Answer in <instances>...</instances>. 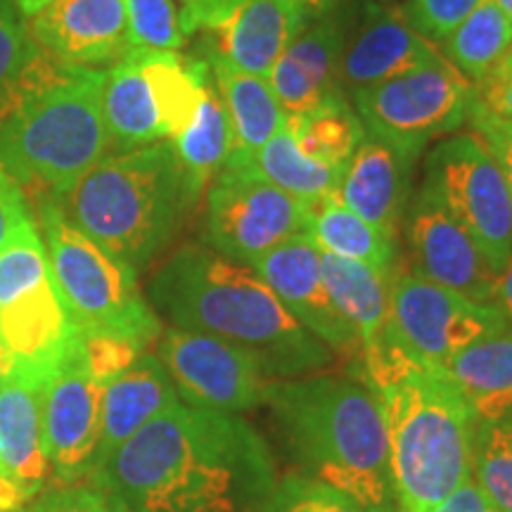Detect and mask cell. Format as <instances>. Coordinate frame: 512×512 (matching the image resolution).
I'll return each instance as SVG.
<instances>
[{
	"instance_id": "cell-17",
	"label": "cell",
	"mask_w": 512,
	"mask_h": 512,
	"mask_svg": "<svg viewBox=\"0 0 512 512\" xmlns=\"http://www.w3.org/2000/svg\"><path fill=\"white\" fill-rule=\"evenodd\" d=\"M31 41L57 62L98 67L128 53L124 0H50L27 19Z\"/></svg>"
},
{
	"instance_id": "cell-43",
	"label": "cell",
	"mask_w": 512,
	"mask_h": 512,
	"mask_svg": "<svg viewBox=\"0 0 512 512\" xmlns=\"http://www.w3.org/2000/svg\"><path fill=\"white\" fill-rule=\"evenodd\" d=\"M470 121L475 126L477 138L489 147L491 155L501 164L505 178H508L510 192H512V124L510 121H498L484 114L470 110Z\"/></svg>"
},
{
	"instance_id": "cell-37",
	"label": "cell",
	"mask_w": 512,
	"mask_h": 512,
	"mask_svg": "<svg viewBox=\"0 0 512 512\" xmlns=\"http://www.w3.org/2000/svg\"><path fill=\"white\" fill-rule=\"evenodd\" d=\"M259 512H368L354 498L304 475L278 479Z\"/></svg>"
},
{
	"instance_id": "cell-51",
	"label": "cell",
	"mask_w": 512,
	"mask_h": 512,
	"mask_svg": "<svg viewBox=\"0 0 512 512\" xmlns=\"http://www.w3.org/2000/svg\"><path fill=\"white\" fill-rule=\"evenodd\" d=\"M318 3H320V15H325V12L335 8V5L342 3V0H318Z\"/></svg>"
},
{
	"instance_id": "cell-40",
	"label": "cell",
	"mask_w": 512,
	"mask_h": 512,
	"mask_svg": "<svg viewBox=\"0 0 512 512\" xmlns=\"http://www.w3.org/2000/svg\"><path fill=\"white\" fill-rule=\"evenodd\" d=\"M19 512H112V498L95 484H64L41 491Z\"/></svg>"
},
{
	"instance_id": "cell-3",
	"label": "cell",
	"mask_w": 512,
	"mask_h": 512,
	"mask_svg": "<svg viewBox=\"0 0 512 512\" xmlns=\"http://www.w3.org/2000/svg\"><path fill=\"white\" fill-rule=\"evenodd\" d=\"M363 380L380 401L401 512H427L472 479L470 408L444 373L415 361L384 335L361 351Z\"/></svg>"
},
{
	"instance_id": "cell-5",
	"label": "cell",
	"mask_w": 512,
	"mask_h": 512,
	"mask_svg": "<svg viewBox=\"0 0 512 512\" xmlns=\"http://www.w3.org/2000/svg\"><path fill=\"white\" fill-rule=\"evenodd\" d=\"M105 72L43 53L0 107V164L19 185L62 197L107 157Z\"/></svg>"
},
{
	"instance_id": "cell-39",
	"label": "cell",
	"mask_w": 512,
	"mask_h": 512,
	"mask_svg": "<svg viewBox=\"0 0 512 512\" xmlns=\"http://www.w3.org/2000/svg\"><path fill=\"white\" fill-rule=\"evenodd\" d=\"M472 112L512 124V46L491 72L472 86Z\"/></svg>"
},
{
	"instance_id": "cell-19",
	"label": "cell",
	"mask_w": 512,
	"mask_h": 512,
	"mask_svg": "<svg viewBox=\"0 0 512 512\" xmlns=\"http://www.w3.org/2000/svg\"><path fill=\"white\" fill-rule=\"evenodd\" d=\"M46 377L17 366L0 387V472L31 503L46 489L50 460L43 434Z\"/></svg>"
},
{
	"instance_id": "cell-46",
	"label": "cell",
	"mask_w": 512,
	"mask_h": 512,
	"mask_svg": "<svg viewBox=\"0 0 512 512\" xmlns=\"http://www.w3.org/2000/svg\"><path fill=\"white\" fill-rule=\"evenodd\" d=\"M496 306L512 323V259L496 278Z\"/></svg>"
},
{
	"instance_id": "cell-25",
	"label": "cell",
	"mask_w": 512,
	"mask_h": 512,
	"mask_svg": "<svg viewBox=\"0 0 512 512\" xmlns=\"http://www.w3.org/2000/svg\"><path fill=\"white\" fill-rule=\"evenodd\" d=\"M207 64L233 131V152L228 162L245 164L278 133V128L285 124V114L264 76L242 72L209 53Z\"/></svg>"
},
{
	"instance_id": "cell-34",
	"label": "cell",
	"mask_w": 512,
	"mask_h": 512,
	"mask_svg": "<svg viewBox=\"0 0 512 512\" xmlns=\"http://www.w3.org/2000/svg\"><path fill=\"white\" fill-rule=\"evenodd\" d=\"M128 50L178 53L185 43L181 10L174 0H124Z\"/></svg>"
},
{
	"instance_id": "cell-10",
	"label": "cell",
	"mask_w": 512,
	"mask_h": 512,
	"mask_svg": "<svg viewBox=\"0 0 512 512\" xmlns=\"http://www.w3.org/2000/svg\"><path fill=\"white\" fill-rule=\"evenodd\" d=\"M508 325L498 306L472 302L420 273H401L389 285V339L434 370L444 368L472 342Z\"/></svg>"
},
{
	"instance_id": "cell-45",
	"label": "cell",
	"mask_w": 512,
	"mask_h": 512,
	"mask_svg": "<svg viewBox=\"0 0 512 512\" xmlns=\"http://www.w3.org/2000/svg\"><path fill=\"white\" fill-rule=\"evenodd\" d=\"M221 0H181V19L185 34H192V31L202 29L204 19L211 15V10L219 5Z\"/></svg>"
},
{
	"instance_id": "cell-53",
	"label": "cell",
	"mask_w": 512,
	"mask_h": 512,
	"mask_svg": "<svg viewBox=\"0 0 512 512\" xmlns=\"http://www.w3.org/2000/svg\"><path fill=\"white\" fill-rule=\"evenodd\" d=\"M503 430H505V432H508V434H510V439H512V415H510V418H508V420H505V422H503Z\"/></svg>"
},
{
	"instance_id": "cell-7",
	"label": "cell",
	"mask_w": 512,
	"mask_h": 512,
	"mask_svg": "<svg viewBox=\"0 0 512 512\" xmlns=\"http://www.w3.org/2000/svg\"><path fill=\"white\" fill-rule=\"evenodd\" d=\"M38 221L50 273L76 328L133 339L145 349L159 342L162 323L136 271L76 228L55 197H38Z\"/></svg>"
},
{
	"instance_id": "cell-2",
	"label": "cell",
	"mask_w": 512,
	"mask_h": 512,
	"mask_svg": "<svg viewBox=\"0 0 512 512\" xmlns=\"http://www.w3.org/2000/svg\"><path fill=\"white\" fill-rule=\"evenodd\" d=\"M150 299L174 328L214 335L249 351L268 380L320 373L335 358L252 266L211 247L178 249L152 278Z\"/></svg>"
},
{
	"instance_id": "cell-35",
	"label": "cell",
	"mask_w": 512,
	"mask_h": 512,
	"mask_svg": "<svg viewBox=\"0 0 512 512\" xmlns=\"http://www.w3.org/2000/svg\"><path fill=\"white\" fill-rule=\"evenodd\" d=\"M472 479L498 512H512V439L503 425L475 427Z\"/></svg>"
},
{
	"instance_id": "cell-41",
	"label": "cell",
	"mask_w": 512,
	"mask_h": 512,
	"mask_svg": "<svg viewBox=\"0 0 512 512\" xmlns=\"http://www.w3.org/2000/svg\"><path fill=\"white\" fill-rule=\"evenodd\" d=\"M482 0H411V17L413 27L422 36H430L434 41H446V36L458 27L463 19Z\"/></svg>"
},
{
	"instance_id": "cell-14",
	"label": "cell",
	"mask_w": 512,
	"mask_h": 512,
	"mask_svg": "<svg viewBox=\"0 0 512 512\" xmlns=\"http://www.w3.org/2000/svg\"><path fill=\"white\" fill-rule=\"evenodd\" d=\"M252 268L271 287L285 309L325 347L342 356H361L356 330L337 311L325 287L320 249L309 235L302 233L280 242L271 252L259 256Z\"/></svg>"
},
{
	"instance_id": "cell-8",
	"label": "cell",
	"mask_w": 512,
	"mask_h": 512,
	"mask_svg": "<svg viewBox=\"0 0 512 512\" xmlns=\"http://www.w3.org/2000/svg\"><path fill=\"white\" fill-rule=\"evenodd\" d=\"M368 136L387 143L408 164L427 143L470 119L472 83L444 57L418 64L354 93Z\"/></svg>"
},
{
	"instance_id": "cell-31",
	"label": "cell",
	"mask_w": 512,
	"mask_h": 512,
	"mask_svg": "<svg viewBox=\"0 0 512 512\" xmlns=\"http://www.w3.org/2000/svg\"><path fill=\"white\" fill-rule=\"evenodd\" d=\"M235 164V162H226ZM302 202H316L337 190L344 169L316 162L299 150L287 121L249 162L240 164Z\"/></svg>"
},
{
	"instance_id": "cell-33",
	"label": "cell",
	"mask_w": 512,
	"mask_h": 512,
	"mask_svg": "<svg viewBox=\"0 0 512 512\" xmlns=\"http://www.w3.org/2000/svg\"><path fill=\"white\" fill-rule=\"evenodd\" d=\"M448 62L465 79L479 81L512 46V22L494 0H482L444 41Z\"/></svg>"
},
{
	"instance_id": "cell-50",
	"label": "cell",
	"mask_w": 512,
	"mask_h": 512,
	"mask_svg": "<svg viewBox=\"0 0 512 512\" xmlns=\"http://www.w3.org/2000/svg\"><path fill=\"white\" fill-rule=\"evenodd\" d=\"M494 3L503 10V15L512 22V0H494Z\"/></svg>"
},
{
	"instance_id": "cell-11",
	"label": "cell",
	"mask_w": 512,
	"mask_h": 512,
	"mask_svg": "<svg viewBox=\"0 0 512 512\" xmlns=\"http://www.w3.org/2000/svg\"><path fill=\"white\" fill-rule=\"evenodd\" d=\"M306 202L275 188L247 166L223 164L207 192L204 238L228 259L252 266L280 242L302 235Z\"/></svg>"
},
{
	"instance_id": "cell-21",
	"label": "cell",
	"mask_w": 512,
	"mask_h": 512,
	"mask_svg": "<svg viewBox=\"0 0 512 512\" xmlns=\"http://www.w3.org/2000/svg\"><path fill=\"white\" fill-rule=\"evenodd\" d=\"M76 332L53 275L0 304V347L17 366L46 380L72 347Z\"/></svg>"
},
{
	"instance_id": "cell-23",
	"label": "cell",
	"mask_w": 512,
	"mask_h": 512,
	"mask_svg": "<svg viewBox=\"0 0 512 512\" xmlns=\"http://www.w3.org/2000/svg\"><path fill=\"white\" fill-rule=\"evenodd\" d=\"M408 166L411 164L396 155L387 143L366 136L344 164L335 190L339 202L394 240L401 202L406 195Z\"/></svg>"
},
{
	"instance_id": "cell-26",
	"label": "cell",
	"mask_w": 512,
	"mask_h": 512,
	"mask_svg": "<svg viewBox=\"0 0 512 512\" xmlns=\"http://www.w3.org/2000/svg\"><path fill=\"white\" fill-rule=\"evenodd\" d=\"M102 117H105L110 147H117L121 152L166 140L150 83L133 50L119 57L105 72Z\"/></svg>"
},
{
	"instance_id": "cell-13",
	"label": "cell",
	"mask_w": 512,
	"mask_h": 512,
	"mask_svg": "<svg viewBox=\"0 0 512 512\" xmlns=\"http://www.w3.org/2000/svg\"><path fill=\"white\" fill-rule=\"evenodd\" d=\"M105 384L83 366L76 337L43 387V434L50 472L62 484L91 479Z\"/></svg>"
},
{
	"instance_id": "cell-49",
	"label": "cell",
	"mask_w": 512,
	"mask_h": 512,
	"mask_svg": "<svg viewBox=\"0 0 512 512\" xmlns=\"http://www.w3.org/2000/svg\"><path fill=\"white\" fill-rule=\"evenodd\" d=\"M290 3L297 5L299 10H304L306 15H309V19L320 15V3H318V0H290Z\"/></svg>"
},
{
	"instance_id": "cell-32",
	"label": "cell",
	"mask_w": 512,
	"mask_h": 512,
	"mask_svg": "<svg viewBox=\"0 0 512 512\" xmlns=\"http://www.w3.org/2000/svg\"><path fill=\"white\" fill-rule=\"evenodd\" d=\"M287 126L306 157L337 169H344L356 147L368 136L361 117L351 112L342 93L330 95L306 117L287 121Z\"/></svg>"
},
{
	"instance_id": "cell-47",
	"label": "cell",
	"mask_w": 512,
	"mask_h": 512,
	"mask_svg": "<svg viewBox=\"0 0 512 512\" xmlns=\"http://www.w3.org/2000/svg\"><path fill=\"white\" fill-rule=\"evenodd\" d=\"M48 3H50V0H15V8H17L19 15L29 19L31 15H36V12L41 8H46Z\"/></svg>"
},
{
	"instance_id": "cell-38",
	"label": "cell",
	"mask_w": 512,
	"mask_h": 512,
	"mask_svg": "<svg viewBox=\"0 0 512 512\" xmlns=\"http://www.w3.org/2000/svg\"><path fill=\"white\" fill-rule=\"evenodd\" d=\"M76 349H79V356L88 373L102 384L112 382L114 377L131 368L147 351L133 339L83 330L76 332Z\"/></svg>"
},
{
	"instance_id": "cell-12",
	"label": "cell",
	"mask_w": 512,
	"mask_h": 512,
	"mask_svg": "<svg viewBox=\"0 0 512 512\" xmlns=\"http://www.w3.org/2000/svg\"><path fill=\"white\" fill-rule=\"evenodd\" d=\"M159 358L181 401L240 415L264 403L268 377L242 347L204 332L169 328L159 337Z\"/></svg>"
},
{
	"instance_id": "cell-29",
	"label": "cell",
	"mask_w": 512,
	"mask_h": 512,
	"mask_svg": "<svg viewBox=\"0 0 512 512\" xmlns=\"http://www.w3.org/2000/svg\"><path fill=\"white\" fill-rule=\"evenodd\" d=\"M178 162H181L185 178H188L192 192L200 197V192L211 185L223 164L228 162L233 152V131H230L228 112L223 100L216 91L214 76L204 83L200 105L192 114L190 124L178 136L171 138Z\"/></svg>"
},
{
	"instance_id": "cell-1",
	"label": "cell",
	"mask_w": 512,
	"mask_h": 512,
	"mask_svg": "<svg viewBox=\"0 0 512 512\" xmlns=\"http://www.w3.org/2000/svg\"><path fill=\"white\" fill-rule=\"evenodd\" d=\"M91 484L128 512H259L278 472L264 437L240 415L176 401Z\"/></svg>"
},
{
	"instance_id": "cell-44",
	"label": "cell",
	"mask_w": 512,
	"mask_h": 512,
	"mask_svg": "<svg viewBox=\"0 0 512 512\" xmlns=\"http://www.w3.org/2000/svg\"><path fill=\"white\" fill-rule=\"evenodd\" d=\"M427 512H498L496 505L489 501L482 486L475 479H467L456 491H451L444 501H439L432 510Z\"/></svg>"
},
{
	"instance_id": "cell-4",
	"label": "cell",
	"mask_w": 512,
	"mask_h": 512,
	"mask_svg": "<svg viewBox=\"0 0 512 512\" xmlns=\"http://www.w3.org/2000/svg\"><path fill=\"white\" fill-rule=\"evenodd\" d=\"M271 408L304 477L342 491L368 512H399L380 401L368 382L313 373L268 380Z\"/></svg>"
},
{
	"instance_id": "cell-36",
	"label": "cell",
	"mask_w": 512,
	"mask_h": 512,
	"mask_svg": "<svg viewBox=\"0 0 512 512\" xmlns=\"http://www.w3.org/2000/svg\"><path fill=\"white\" fill-rule=\"evenodd\" d=\"M15 0H0V107L8 102L43 50L31 41Z\"/></svg>"
},
{
	"instance_id": "cell-42",
	"label": "cell",
	"mask_w": 512,
	"mask_h": 512,
	"mask_svg": "<svg viewBox=\"0 0 512 512\" xmlns=\"http://www.w3.org/2000/svg\"><path fill=\"white\" fill-rule=\"evenodd\" d=\"M31 221L36 219L31 214L24 190L0 164V249L8 245L19 230L29 226Z\"/></svg>"
},
{
	"instance_id": "cell-28",
	"label": "cell",
	"mask_w": 512,
	"mask_h": 512,
	"mask_svg": "<svg viewBox=\"0 0 512 512\" xmlns=\"http://www.w3.org/2000/svg\"><path fill=\"white\" fill-rule=\"evenodd\" d=\"M304 235L316 242L320 252L358 261L382 275L392 271L394 240L344 207L337 192L306 204Z\"/></svg>"
},
{
	"instance_id": "cell-16",
	"label": "cell",
	"mask_w": 512,
	"mask_h": 512,
	"mask_svg": "<svg viewBox=\"0 0 512 512\" xmlns=\"http://www.w3.org/2000/svg\"><path fill=\"white\" fill-rule=\"evenodd\" d=\"M306 22L309 15L290 0H221L202 29L211 41L209 55L268 79L287 43Z\"/></svg>"
},
{
	"instance_id": "cell-18",
	"label": "cell",
	"mask_w": 512,
	"mask_h": 512,
	"mask_svg": "<svg viewBox=\"0 0 512 512\" xmlns=\"http://www.w3.org/2000/svg\"><path fill=\"white\" fill-rule=\"evenodd\" d=\"M437 55L432 43L413 27L408 12L389 0H370L356 29L342 41L339 91L349 88L356 93Z\"/></svg>"
},
{
	"instance_id": "cell-6",
	"label": "cell",
	"mask_w": 512,
	"mask_h": 512,
	"mask_svg": "<svg viewBox=\"0 0 512 512\" xmlns=\"http://www.w3.org/2000/svg\"><path fill=\"white\" fill-rule=\"evenodd\" d=\"M55 200L76 228L138 271L174 240L197 195L174 147L159 140L100 159Z\"/></svg>"
},
{
	"instance_id": "cell-15",
	"label": "cell",
	"mask_w": 512,
	"mask_h": 512,
	"mask_svg": "<svg viewBox=\"0 0 512 512\" xmlns=\"http://www.w3.org/2000/svg\"><path fill=\"white\" fill-rule=\"evenodd\" d=\"M411 249L420 275L477 304L496 306L494 268L475 240L453 219L430 181L422 185L411 214Z\"/></svg>"
},
{
	"instance_id": "cell-27",
	"label": "cell",
	"mask_w": 512,
	"mask_h": 512,
	"mask_svg": "<svg viewBox=\"0 0 512 512\" xmlns=\"http://www.w3.org/2000/svg\"><path fill=\"white\" fill-rule=\"evenodd\" d=\"M320 268L337 311L356 330L361 351L382 342L389 325V275L325 252H320Z\"/></svg>"
},
{
	"instance_id": "cell-20",
	"label": "cell",
	"mask_w": 512,
	"mask_h": 512,
	"mask_svg": "<svg viewBox=\"0 0 512 512\" xmlns=\"http://www.w3.org/2000/svg\"><path fill=\"white\" fill-rule=\"evenodd\" d=\"M344 36L335 19L316 15L287 43L268 74L275 100L287 121H297L339 91V55Z\"/></svg>"
},
{
	"instance_id": "cell-22",
	"label": "cell",
	"mask_w": 512,
	"mask_h": 512,
	"mask_svg": "<svg viewBox=\"0 0 512 512\" xmlns=\"http://www.w3.org/2000/svg\"><path fill=\"white\" fill-rule=\"evenodd\" d=\"M176 401H181V396L169 370L164 368L162 358L150 351H145L131 368L107 382L102 394L100 439L95 448L91 482L133 434H138L147 422L155 420Z\"/></svg>"
},
{
	"instance_id": "cell-9",
	"label": "cell",
	"mask_w": 512,
	"mask_h": 512,
	"mask_svg": "<svg viewBox=\"0 0 512 512\" xmlns=\"http://www.w3.org/2000/svg\"><path fill=\"white\" fill-rule=\"evenodd\" d=\"M446 209L467 230L498 275L512 259V192L501 164L475 133L439 143L427 157V178Z\"/></svg>"
},
{
	"instance_id": "cell-30",
	"label": "cell",
	"mask_w": 512,
	"mask_h": 512,
	"mask_svg": "<svg viewBox=\"0 0 512 512\" xmlns=\"http://www.w3.org/2000/svg\"><path fill=\"white\" fill-rule=\"evenodd\" d=\"M140 69L150 83L164 138H174L190 124L209 79L207 60H185L178 53H140Z\"/></svg>"
},
{
	"instance_id": "cell-48",
	"label": "cell",
	"mask_w": 512,
	"mask_h": 512,
	"mask_svg": "<svg viewBox=\"0 0 512 512\" xmlns=\"http://www.w3.org/2000/svg\"><path fill=\"white\" fill-rule=\"evenodd\" d=\"M12 368H15V361H12L8 351L0 347V387H3V382L8 380V375L12 373Z\"/></svg>"
},
{
	"instance_id": "cell-52",
	"label": "cell",
	"mask_w": 512,
	"mask_h": 512,
	"mask_svg": "<svg viewBox=\"0 0 512 512\" xmlns=\"http://www.w3.org/2000/svg\"><path fill=\"white\" fill-rule=\"evenodd\" d=\"M110 498H112V496H110ZM112 512H128V510L124 508V505L117 503V501H114V498H112Z\"/></svg>"
},
{
	"instance_id": "cell-24",
	"label": "cell",
	"mask_w": 512,
	"mask_h": 512,
	"mask_svg": "<svg viewBox=\"0 0 512 512\" xmlns=\"http://www.w3.org/2000/svg\"><path fill=\"white\" fill-rule=\"evenodd\" d=\"M439 373L458 389L477 425L512 415V323L458 351Z\"/></svg>"
}]
</instances>
